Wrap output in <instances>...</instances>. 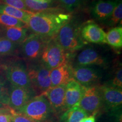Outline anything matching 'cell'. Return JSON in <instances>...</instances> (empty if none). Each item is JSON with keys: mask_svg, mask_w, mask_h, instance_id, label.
I'll use <instances>...</instances> for the list:
<instances>
[{"mask_svg": "<svg viewBox=\"0 0 122 122\" xmlns=\"http://www.w3.org/2000/svg\"><path fill=\"white\" fill-rule=\"evenodd\" d=\"M11 122H36L24 114L18 112L11 109L10 111Z\"/></svg>", "mask_w": 122, "mask_h": 122, "instance_id": "cell-26", "label": "cell"}, {"mask_svg": "<svg viewBox=\"0 0 122 122\" xmlns=\"http://www.w3.org/2000/svg\"><path fill=\"white\" fill-rule=\"evenodd\" d=\"M28 30L26 27H7L3 29V33L6 38L16 45L21 44L28 37Z\"/></svg>", "mask_w": 122, "mask_h": 122, "instance_id": "cell-19", "label": "cell"}, {"mask_svg": "<svg viewBox=\"0 0 122 122\" xmlns=\"http://www.w3.org/2000/svg\"><path fill=\"white\" fill-rule=\"evenodd\" d=\"M48 39L32 33L29 35L21 44V53L23 57L28 59L40 58L49 41Z\"/></svg>", "mask_w": 122, "mask_h": 122, "instance_id": "cell-6", "label": "cell"}, {"mask_svg": "<svg viewBox=\"0 0 122 122\" xmlns=\"http://www.w3.org/2000/svg\"><path fill=\"white\" fill-rule=\"evenodd\" d=\"M111 1H115V2H119L120 1H122V0H111Z\"/></svg>", "mask_w": 122, "mask_h": 122, "instance_id": "cell-34", "label": "cell"}, {"mask_svg": "<svg viewBox=\"0 0 122 122\" xmlns=\"http://www.w3.org/2000/svg\"><path fill=\"white\" fill-rule=\"evenodd\" d=\"M18 45L5 37H0V56L10 55L14 52Z\"/></svg>", "mask_w": 122, "mask_h": 122, "instance_id": "cell-23", "label": "cell"}, {"mask_svg": "<svg viewBox=\"0 0 122 122\" xmlns=\"http://www.w3.org/2000/svg\"><path fill=\"white\" fill-rule=\"evenodd\" d=\"M111 85L121 89L122 88V69L121 67L116 71Z\"/></svg>", "mask_w": 122, "mask_h": 122, "instance_id": "cell-28", "label": "cell"}, {"mask_svg": "<svg viewBox=\"0 0 122 122\" xmlns=\"http://www.w3.org/2000/svg\"><path fill=\"white\" fill-rule=\"evenodd\" d=\"M67 11L72 12L80 6L82 0H58Z\"/></svg>", "mask_w": 122, "mask_h": 122, "instance_id": "cell-25", "label": "cell"}, {"mask_svg": "<svg viewBox=\"0 0 122 122\" xmlns=\"http://www.w3.org/2000/svg\"><path fill=\"white\" fill-rule=\"evenodd\" d=\"M107 63L106 58L92 48L84 49L76 57V66H103Z\"/></svg>", "mask_w": 122, "mask_h": 122, "instance_id": "cell-12", "label": "cell"}, {"mask_svg": "<svg viewBox=\"0 0 122 122\" xmlns=\"http://www.w3.org/2000/svg\"><path fill=\"white\" fill-rule=\"evenodd\" d=\"M107 44L114 48L122 47V27H115L106 33Z\"/></svg>", "mask_w": 122, "mask_h": 122, "instance_id": "cell-22", "label": "cell"}, {"mask_svg": "<svg viewBox=\"0 0 122 122\" xmlns=\"http://www.w3.org/2000/svg\"><path fill=\"white\" fill-rule=\"evenodd\" d=\"M0 96L5 97V98H9V93H7V90L1 78H0Z\"/></svg>", "mask_w": 122, "mask_h": 122, "instance_id": "cell-29", "label": "cell"}, {"mask_svg": "<svg viewBox=\"0 0 122 122\" xmlns=\"http://www.w3.org/2000/svg\"><path fill=\"white\" fill-rule=\"evenodd\" d=\"M103 105L107 109H117L122 106V90L112 85H104L98 87Z\"/></svg>", "mask_w": 122, "mask_h": 122, "instance_id": "cell-11", "label": "cell"}, {"mask_svg": "<svg viewBox=\"0 0 122 122\" xmlns=\"http://www.w3.org/2000/svg\"><path fill=\"white\" fill-rule=\"evenodd\" d=\"M118 4V2L111 0H98L92 7V15L98 21H107Z\"/></svg>", "mask_w": 122, "mask_h": 122, "instance_id": "cell-16", "label": "cell"}, {"mask_svg": "<svg viewBox=\"0 0 122 122\" xmlns=\"http://www.w3.org/2000/svg\"><path fill=\"white\" fill-rule=\"evenodd\" d=\"M35 89L32 88H24L11 85L9 93L8 106L18 111L35 97Z\"/></svg>", "mask_w": 122, "mask_h": 122, "instance_id": "cell-9", "label": "cell"}, {"mask_svg": "<svg viewBox=\"0 0 122 122\" xmlns=\"http://www.w3.org/2000/svg\"><path fill=\"white\" fill-rule=\"evenodd\" d=\"M35 1H40V2H51L52 0H32Z\"/></svg>", "mask_w": 122, "mask_h": 122, "instance_id": "cell-33", "label": "cell"}, {"mask_svg": "<svg viewBox=\"0 0 122 122\" xmlns=\"http://www.w3.org/2000/svg\"><path fill=\"white\" fill-rule=\"evenodd\" d=\"M80 34L85 42L93 44H107L106 33L102 28L94 23L85 24L81 28Z\"/></svg>", "mask_w": 122, "mask_h": 122, "instance_id": "cell-14", "label": "cell"}, {"mask_svg": "<svg viewBox=\"0 0 122 122\" xmlns=\"http://www.w3.org/2000/svg\"><path fill=\"white\" fill-rule=\"evenodd\" d=\"M66 84L50 88L43 94L48 99L52 110L57 113L66 111L65 106V90Z\"/></svg>", "mask_w": 122, "mask_h": 122, "instance_id": "cell-13", "label": "cell"}, {"mask_svg": "<svg viewBox=\"0 0 122 122\" xmlns=\"http://www.w3.org/2000/svg\"><path fill=\"white\" fill-rule=\"evenodd\" d=\"M3 4L22 10H27L23 0H2Z\"/></svg>", "mask_w": 122, "mask_h": 122, "instance_id": "cell-27", "label": "cell"}, {"mask_svg": "<svg viewBox=\"0 0 122 122\" xmlns=\"http://www.w3.org/2000/svg\"><path fill=\"white\" fill-rule=\"evenodd\" d=\"M77 105L88 115H94L97 114L103 106L98 87L92 86L85 88Z\"/></svg>", "mask_w": 122, "mask_h": 122, "instance_id": "cell-7", "label": "cell"}, {"mask_svg": "<svg viewBox=\"0 0 122 122\" xmlns=\"http://www.w3.org/2000/svg\"><path fill=\"white\" fill-rule=\"evenodd\" d=\"M71 72L72 78L86 88L92 86L100 77L98 70L91 66L71 67Z\"/></svg>", "mask_w": 122, "mask_h": 122, "instance_id": "cell-10", "label": "cell"}, {"mask_svg": "<svg viewBox=\"0 0 122 122\" xmlns=\"http://www.w3.org/2000/svg\"><path fill=\"white\" fill-rule=\"evenodd\" d=\"M48 99L43 94L35 96L17 111L36 122L45 121L52 111Z\"/></svg>", "mask_w": 122, "mask_h": 122, "instance_id": "cell-3", "label": "cell"}, {"mask_svg": "<svg viewBox=\"0 0 122 122\" xmlns=\"http://www.w3.org/2000/svg\"><path fill=\"white\" fill-rule=\"evenodd\" d=\"M86 87L83 86L74 79H71L66 85L65 110L70 109L77 104L81 98Z\"/></svg>", "mask_w": 122, "mask_h": 122, "instance_id": "cell-15", "label": "cell"}, {"mask_svg": "<svg viewBox=\"0 0 122 122\" xmlns=\"http://www.w3.org/2000/svg\"><path fill=\"white\" fill-rule=\"evenodd\" d=\"M27 71L33 89L35 88L42 94L50 88V71L42 63L31 66Z\"/></svg>", "mask_w": 122, "mask_h": 122, "instance_id": "cell-5", "label": "cell"}, {"mask_svg": "<svg viewBox=\"0 0 122 122\" xmlns=\"http://www.w3.org/2000/svg\"><path fill=\"white\" fill-rule=\"evenodd\" d=\"M6 76L11 85L24 88H31L27 69L20 62L9 65L5 69Z\"/></svg>", "mask_w": 122, "mask_h": 122, "instance_id": "cell-8", "label": "cell"}, {"mask_svg": "<svg viewBox=\"0 0 122 122\" xmlns=\"http://www.w3.org/2000/svg\"><path fill=\"white\" fill-rule=\"evenodd\" d=\"M0 14H4L16 18L25 23L27 25L29 20L35 13L27 10H20L6 5L0 4Z\"/></svg>", "mask_w": 122, "mask_h": 122, "instance_id": "cell-20", "label": "cell"}, {"mask_svg": "<svg viewBox=\"0 0 122 122\" xmlns=\"http://www.w3.org/2000/svg\"><path fill=\"white\" fill-rule=\"evenodd\" d=\"M42 64L50 71L66 62L63 49L52 39L49 41L41 56Z\"/></svg>", "mask_w": 122, "mask_h": 122, "instance_id": "cell-4", "label": "cell"}, {"mask_svg": "<svg viewBox=\"0 0 122 122\" xmlns=\"http://www.w3.org/2000/svg\"><path fill=\"white\" fill-rule=\"evenodd\" d=\"M71 66L66 62L58 67L51 70L50 72L51 85L53 88L58 85L66 84L72 78L71 72Z\"/></svg>", "mask_w": 122, "mask_h": 122, "instance_id": "cell-17", "label": "cell"}, {"mask_svg": "<svg viewBox=\"0 0 122 122\" xmlns=\"http://www.w3.org/2000/svg\"><path fill=\"white\" fill-rule=\"evenodd\" d=\"M122 1L118 2L114 8L112 14L107 20V24L109 26H115L122 23Z\"/></svg>", "mask_w": 122, "mask_h": 122, "instance_id": "cell-24", "label": "cell"}, {"mask_svg": "<svg viewBox=\"0 0 122 122\" xmlns=\"http://www.w3.org/2000/svg\"><path fill=\"white\" fill-rule=\"evenodd\" d=\"M11 108L9 106H4L3 107L0 108V115L2 114H10V111H11Z\"/></svg>", "mask_w": 122, "mask_h": 122, "instance_id": "cell-31", "label": "cell"}, {"mask_svg": "<svg viewBox=\"0 0 122 122\" xmlns=\"http://www.w3.org/2000/svg\"><path fill=\"white\" fill-rule=\"evenodd\" d=\"M83 122H96V118L94 115H89L83 119Z\"/></svg>", "mask_w": 122, "mask_h": 122, "instance_id": "cell-32", "label": "cell"}, {"mask_svg": "<svg viewBox=\"0 0 122 122\" xmlns=\"http://www.w3.org/2000/svg\"><path fill=\"white\" fill-rule=\"evenodd\" d=\"M80 30L78 24L71 19L61 27L53 39L65 51H76L83 48L86 44L82 39Z\"/></svg>", "mask_w": 122, "mask_h": 122, "instance_id": "cell-2", "label": "cell"}, {"mask_svg": "<svg viewBox=\"0 0 122 122\" xmlns=\"http://www.w3.org/2000/svg\"><path fill=\"white\" fill-rule=\"evenodd\" d=\"M27 10L33 13H59L60 9L53 5L51 2H40L32 0H23Z\"/></svg>", "mask_w": 122, "mask_h": 122, "instance_id": "cell-18", "label": "cell"}, {"mask_svg": "<svg viewBox=\"0 0 122 122\" xmlns=\"http://www.w3.org/2000/svg\"><path fill=\"white\" fill-rule=\"evenodd\" d=\"M0 122H11V114H2L0 115Z\"/></svg>", "mask_w": 122, "mask_h": 122, "instance_id": "cell-30", "label": "cell"}, {"mask_svg": "<svg viewBox=\"0 0 122 122\" xmlns=\"http://www.w3.org/2000/svg\"><path fill=\"white\" fill-rule=\"evenodd\" d=\"M52 1H53V0H52Z\"/></svg>", "mask_w": 122, "mask_h": 122, "instance_id": "cell-35", "label": "cell"}, {"mask_svg": "<svg viewBox=\"0 0 122 122\" xmlns=\"http://www.w3.org/2000/svg\"><path fill=\"white\" fill-rule=\"evenodd\" d=\"M88 116L85 111L76 104L65 111L61 117V120L63 122H80Z\"/></svg>", "mask_w": 122, "mask_h": 122, "instance_id": "cell-21", "label": "cell"}, {"mask_svg": "<svg viewBox=\"0 0 122 122\" xmlns=\"http://www.w3.org/2000/svg\"><path fill=\"white\" fill-rule=\"evenodd\" d=\"M71 19L70 14L62 13H35L29 20L27 26L35 34L51 39Z\"/></svg>", "mask_w": 122, "mask_h": 122, "instance_id": "cell-1", "label": "cell"}]
</instances>
